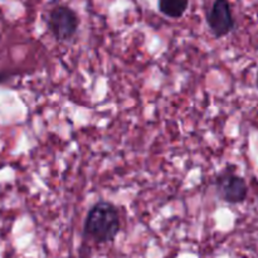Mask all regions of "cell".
Wrapping results in <instances>:
<instances>
[{
    "label": "cell",
    "instance_id": "1",
    "mask_svg": "<svg viewBox=\"0 0 258 258\" xmlns=\"http://www.w3.org/2000/svg\"><path fill=\"white\" fill-rule=\"evenodd\" d=\"M120 226L118 209L110 202H98L86 216L83 234L96 243H110L117 237Z\"/></svg>",
    "mask_w": 258,
    "mask_h": 258
},
{
    "label": "cell",
    "instance_id": "2",
    "mask_svg": "<svg viewBox=\"0 0 258 258\" xmlns=\"http://www.w3.org/2000/svg\"><path fill=\"white\" fill-rule=\"evenodd\" d=\"M47 25L55 39L68 42L77 33L80 19L72 8L59 4L53 7L48 13Z\"/></svg>",
    "mask_w": 258,
    "mask_h": 258
},
{
    "label": "cell",
    "instance_id": "3",
    "mask_svg": "<svg viewBox=\"0 0 258 258\" xmlns=\"http://www.w3.org/2000/svg\"><path fill=\"white\" fill-rule=\"evenodd\" d=\"M217 194L223 202L229 204H241L248 196V185L244 178L233 171H226L217 178Z\"/></svg>",
    "mask_w": 258,
    "mask_h": 258
},
{
    "label": "cell",
    "instance_id": "4",
    "mask_svg": "<svg viewBox=\"0 0 258 258\" xmlns=\"http://www.w3.org/2000/svg\"><path fill=\"white\" fill-rule=\"evenodd\" d=\"M207 24L216 38H222L234 29L233 13L228 0H214L207 13Z\"/></svg>",
    "mask_w": 258,
    "mask_h": 258
},
{
    "label": "cell",
    "instance_id": "5",
    "mask_svg": "<svg viewBox=\"0 0 258 258\" xmlns=\"http://www.w3.org/2000/svg\"><path fill=\"white\" fill-rule=\"evenodd\" d=\"M159 10L161 14L171 19H179L185 14L189 0H159Z\"/></svg>",
    "mask_w": 258,
    "mask_h": 258
},
{
    "label": "cell",
    "instance_id": "6",
    "mask_svg": "<svg viewBox=\"0 0 258 258\" xmlns=\"http://www.w3.org/2000/svg\"><path fill=\"white\" fill-rule=\"evenodd\" d=\"M256 83H257V88H258V70H257V78H256Z\"/></svg>",
    "mask_w": 258,
    "mask_h": 258
}]
</instances>
